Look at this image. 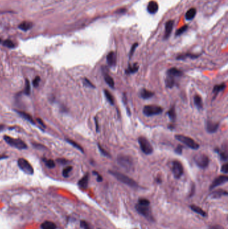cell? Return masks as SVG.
<instances>
[{
	"mask_svg": "<svg viewBox=\"0 0 228 229\" xmlns=\"http://www.w3.org/2000/svg\"><path fill=\"white\" fill-rule=\"evenodd\" d=\"M108 172L110 173V174H111L112 176L117 178L118 180L121 182L122 183L124 184L130 186L131 188L138 187L137 183L134 179L129 178V176H126V175L117 171H113V170H109Z\"/></svg>",
	"mask_w": 228,
	"mask_h": 229,
	"instance_id": "obj_1",
	"label": "cell"
},
{
	"mask_svg": "<svg viewBox=\"0 0 228 229\" xmlns=\"http://www.w3.org/2000/svg\"><path fill=\"white\" fill-rule=\"evenodd\" d=\"M3 140L11 147L17 148L18 149H26L28 148L26 143L19 139H15L8 135H4Z\"/></svg>",
	"mask_w": 228,
	"mask_h": 229,
	"instance_id": "obj_2",
	"label": "cell"
},
{
	"mask_svg": "<svg viewBox=\"0 0 228 229\" xmlns=\"http://www.w3.org/2000/svg\"><path fill=\"white\" fill-rule=\"evenodd\" d=\"M175 138L180 142L183 143V144L187 145V147L191 148L192 149H198L200 148V145L196 143L193 139L189 138V137L183 135H176Z\"/></svg>",
	"mask_w": 228,
	"mask_h": 229,
	"instance_id": "obj_3",
	"label": "cell"
},
{
	"mask_svg": "<svg viewBox=\"0 0 228 229\" xmlns=\"http://www.w3.org/2000/svg\"><path fill=\"white\" fill-rule=\"evenodd\" d=\"M193 159L196 163V165H197L199 168H202V169L206 168L209 165V159L208 156H207V155L203 154V153H199V154L195 155Z\"/></svg>",
	"mask_w": 228,
	"mask_h": 229,
	"instance_id": "obj_4",
	"label": "cell"
},
{
	"mask_svg": "<svg viewBox=\"0 0 228 229\" xmlns=\"http://www.w3.org/2000/svg\"><path fill=\"white\" fill-rule=\"evenodd\" d=\"M117 162L122 168L127 170H131L133 166V159L128 156L125 155H119L117 157Z\"/></svg>",
	"mask_w": 228,
	"mask_h": 229,
	"instance_id": "obj_5",
	"label": "cell"
},
{
	"mask_svg": "<svg viewBox=\"0 0 228 229\" xmlns=\"http://www.w3.org/2000/svg\"><path fill=\"white\" fill-rule=\"evenodd\" d=\"M138 143L140 145V149L146 155H150L153 152V148L149 141L145 137L140 136L138 139Z\"/></svg>",
	"mask_w": 228,
	"mask_h": 229,
	"instance_id": "obj_6",
	"label": "cell"
},
{
	"mask_svg": "<svg viewBox=\"0 0 228 229\" xmlns=\"http://www.w3.org/2000/svg\"><path fill=\"white\" fill-rule=\"evenodd\" d=\"M142 111L145 116L151 117L162 113L163 109L157 105H147L144 107Z\"/></svg>",
	"mask_w": 228,
	"mask_h": 229,
	"instance_id": "obj_7",
	"label": "cell"
},
{
	"mask_svg": "<svg viewBox=\"0 0 228 229\" xmlns=\"http://www.w3.org/2000/svg\"><path fill=\"white\" fill-rule=\"evenodd\" d=\"M17 165L22 171H23L26 174L32 175L33 174V168L29 161L23 158H20L17 159Z\"/></svg>",
	"mask_w": 228,
	"mask_h": 229,
	"instance_id": "obj_8",
	"label": "cell"
},
{
	"mask_svg": "<svg viewBox=\"0 0 228 229\" xmlns=\"http://www.w3.org/2000/svg\"><path fill=\"white\" fill-rule=\"evenodd\" d=\"M135 208L136 210H137V212L139 213V214L142 215L144 217L146 218V219H147V220L153 221L149 206H142L137 204V205L135 206Z\"/></svg>",
	"mask_w": 228,
	"mask_h": 229,
	"instance_id": "obj_9",
	"label": "cell"
},
{
	"mask_svg": "<svg viewBox=\"0 0 228 229\" xmlns=\"http://www.w3.org/2000/svg\"><path fill=\"white\" fill-rule=\"evenodd\" d=\"M172 172L177 179L180 178L183 174V167L181 163L179 161H174L172 163Z\"/></svg>",
	"mask_w": 228,
	"mask_h": 229,
	"instance_id": "obj_10",
	"label": "cell"
},
{
	"mask_svg": "<svg viewBox=\"0 0 228 229\" xmlns=\"http://www.w3.org/2000/svg\"><path fill=\"white\" fill-rule=\"evenodd\" d=\"M102 72L104 76V79L106 84L111 88H115V81H114L113 78L111 77V76L108 74V71L106 66H103L102 67Z\"/></svg>",
	"mask_w": 228,
	"mask_h": 229,
	"instance_id": "obj_11",
	"label": "cell"
},
{
	"mask_svg": "<svg viewBox=\"0 0 228 229\" xmlns=\"http://www.w3.org/2000/svg\"><path fill=\"white\" fill-rule=\"evenodd\" d=\"M227 180H228V178L227 176H220L214 179L211 186H210L209 189L211 190L214 189V188H217L218 186L224 184L227 182Z\"/></svg>",
	"mask_w": 228,
	"mask_h": 229,
	"instance_id": "obj_12",
	"label": "cell"
},
{
	"mask_svg": "<svg viewBox=\"0 0 228 229\" xmlns=\"http://www.w3.org/2000/svg\"><path fill=\"white\" fill-rule=\"evenodd\" d=\"M219 128V123H214L210 120L205 121V129L209 133H214L218 131Z\"/></svg>",
	"mask_w": 228,
	"mask_h": 229,
	"instance_id": "obj_13",
	"label": "cell"
},
{
	"mask_svg": "<svg viewBox=\"0 0 228 229\" xmlns=\"http://www.w3.org/2000/svg\"><path fill=\"white\" fill-rule=\"evenodd\" d=\"M174 25L173 20H169L165 24V34H164V39L167 40L171 36L172 30H173Z\"/></svg>",
	"mask_w": 228,
	"mask_h": 229,
	"instance_id": "obj_14",
	"label": "cell"
},
{
	"mask_svg": "<svg viewBox=\"0 0 228 229\" xmlns=\"http://www.w3.org/2000/svg\"><path fill=\"white\" fill-rule=\"evenodd\" d=\"M107 63L110 66H115L117 64V54L115 52H111L106 57Z\"/></svg>",
	"mask_w": 228,
	"mask_h": 229,
	"instance_id": "obj_15",
	"label": "cell"
},
{
	"mask_svg": "<svg viewBox=\"0 0 228 229\" xmlns=\"http://www.w3.org/2000/svg\"><path fill=\"white\" fill-rule=\"evenodd\" d=\"M88 180H89V174L87 173L82 177V178L80 179L78 182V184L80 188L82 189H86L88 187Z\"/></svg>",
	"mask_w": 228,
	"mask_h": 229,
	"instance_id": "obj_16",
	"label": "cell"
},
{
	"mask_svg": "<svg viewBox=\"0 0 228 229\" xmlns=\"http://www.w3.org/2000/svg\"><path fill=\"white\" fill-rule=\"evenodd\" d=\"M167 75H169L173 76L174 78L180 77L183 75V72L179 70L177 68H171L169 70L167 71Z\"/></svg>",
	"mask_w": 228,
	"mask_h": 229,
	"instance_id": "obj_17",
	"label": "cell"
},
{
	"mask_svg": "<svg viewBox=\"0 0 228 229\" xmlns=\"http://www.w3.org/2000/svg\"><path fill=\"white\" fill-rule=\"evenodd\" d=\"M158 3H156L155 1H151L149 3L148 6H147V11L150 13L153 14V13H155L158 11Z\"/></svg>",
	"mask_w": 228,
	"mask_h": 229,
	"instance_id": "obj_18",
	"label": "cell"
},
{
	"mask_svg": "<svg viewBox=\"0 0 228 229\" xmlns=\"http://www.w3.org/2000/svg\"><path fill=\"white\" fill-rule=\"evenodd\" d=\"M140 96L143 99H148V98H151L152 96H153L154 93L153 92H151L150 91H148V90L142 89H141V91H140Z\"/></svg>",
	"mask_w": 228,
	"mask_h": 229,
	"instance_id": "obj_19",
	"label": "cell"
},
{
	"mask_svg": "<svg viewBox=\"0 0 228 229\" xmlns=\"http://www.w3.org/2000/svg\"><path fill=\"white\" fill-rule=\"evenodd\" d=\"M227 192L226 191L223 190H216L215 192H212L210 194V196L211 197V198H220V197L223 196H227Z\"/></svg>",
	"mask_w": 228,
	"mask_h": 229,
	"instance_id": "obj_20",
	"label": "cell"
},
{
	"mask_svg": "<svg viewBox=\"0 0 228 229\" xmlns=\"http://www.w3.org/2000/svg\"><path fill=\"white\" fill-rule=\"evenodd\" d=\"M225 88H226V85H225V84H224V83H222V84H221L215 85L213 90V93L214 94V96L213 98V99H215L216 96L218 95V94L220 93V92L224 91Z\"/></svg>",
	"mask_w": 228,
	"mask_h": 229,
	"instance_id": "obj_21",
	"label": "cell"
},
{
	"mask_svg": "<svg viewBox=\"0 0 228 229\" xmlns=\"http://www.w3.org/2000/svg\"><path fill=\"white\" fill-rule=\"evenodd\" d=\"M165 84H166V87L167 88H173L175 84V78H174L171 76L167 75V78L166 79H165Z\"/></svg>",
	"mask_w": 228,
	"mask_h": 229,
	"instance_id": "obj_22",
	"label": "cell"
},
{
	"mask_svg": "<svg viewBox=\"0 0 228 229\" xmlns=\"http://www.w3.org/2000/svg\"><path fill=\"white\" fill-rule=\"evenodd\" d=\"M42 229H56L57 226L51 221H45L41 224Z\"/></svg>",
	"mask_w": 228,
	"mask_h": 229,
	"instance_id": "obj_23",
	"label": "cell"
},
{
	"mask_svg": "<svg viewBox=\"0 0 228 229\" xmlns=\"http://www.w3.org/2000/svg\"><path fill=\"white\" fill-rule=\"evenodd\" d=\"M190 208L193 211V212H195L196 213H197L198 214L201 215V216H202L203 217H206L207 216V214L206 212H205L204 210H203L202 208H201L200 207H199V206H196V205H191L189 206Z\"/></svg>",
	"mask_w": 228,
	"mask_h": 229,
	"instance_id": "obj_24",
	"label": "cell"
},
{
	"mask_svg": "<svg viewBox=\"0 0 228 229\" xmlns=\"http://www.w3.org/2000/svg\"><path fill=\"white\" fill-rule=\"evenodd\" d=\"M16 112L17 113H18L20 116L22 117H23L24 119H25L26 121H29V122L32 123V124L35 125V121L33 119V118L31 117L30 115H29L28 113H25V112L24 111H16Z\"/></svg>",
	"mask_w": 228,
	"mask_h": 229,
	"instance_id": "obj_25",
	"label": "cell"
},
{
	"mask_svg": "<svg viewBox=\"0 0 228 229\" xmlns=\"http://www.w3.org/2000/svg\"><path fill=\"white\" fill-rule=\"evenodd\" d=\"M194 104L199 110L203 109V101L202 98L200 95H195L194 96Z\"/></svg>",
	"mask_w": 228,
	"mask_h": 229,
	"instance_id": "obj_26",
	"label": "cell"
},
{
	"mask_svg": "<svg viewBox=\"0 0 228 229\" xmlns=\"http://www.w3.org/2000/svg\"><path fill=\"white\" fill-rule=\"evenodd\" d=\"M138 70V65L137 64H134L133 65H129L127 69L125 71V73L127 75H131V74H133L137 73Z\"/></svg>",
	"mask_w": 228,
	"mask_h": 229,
	"instance_id": "obj_27",
	"label": "cell"
},
{
	"mask_svg": "<svg viewBox=\"0 0 228 229\" xmlns=\"http://www.w3.org/2000/svg\"><path fill=\"white\" fill-rule=\"evenodd\" d=\"M199 57V55L196 54H181L179 55L177 57V60H184L187 58H191V59H195Z\"/></svg>",
	"mask_w": 228,
	"mask_h": 229,
	"instance_id": "obj_28",
	"label": "cell"
},
{
	"mask_svg": "<svg viewBox=\"0 0 228 229\" xmlns=\"http://www.w3.org/2000/svg\"><path fill=\"white\" fill-rule=\"evenodd\" d=\"M196 10L195 8H191L185 13V18L187 20H192L196 15Z\"/></svg>",
	"mask_w": 228,
	"mask_h": 229,
	"instance_id": "obj_29",
	"label": "cell"
},
{
	"mask_svg": "<svg viewBox=\"0 0 228 229\" xmlns=\"http://www.w3.org/2000/svg\"><path fill=\"white\" fill-rule=\"evenodd\" d=\"M104 94L105 97H106L107 101H108L111 105H114L115 104V100H114L113 96L111 95V93L109 92L108 90H104Z\"/></svg>",
	"mask_w": 228,
	"mask_h": 229,
	"instance_id": "obj_30",
	"label": "cell"
},
{
	"mask_svg": "<svg viewBox=\"0 0 228 229\" xmlns=\"http://www.w3.org/2000/svg\"><path fill=\"white\" fill-rule=\"evenodd\" d=\"M0 44H1L3 46L9 48H13L15 47V44L13 43V41H12V40H0Z\"/></svg>",
	"mask_w": 228,
	"mask_h": 229,
	"instance_id": "obj_31",
	"label": "cell"
},
{
	"mask_svg": "<svg viewBox=\"0 0 228 229\" xmlns=\"http://www.w3.org/2000/svg\"><path fill=\"white\" fill-rule=\"evenodd\" d=\"M32 27V23L29 22H24L19 26V28L24 31H27Z\"/></svg>",
	"mask_w": 228,
	"mask_h": 229,
	"instance_id": "obj_32",
	"label": "cell"
},
{
	"mask_svg": "<svg viewBox=\"0 0 228 229\" xmlns=\"http://www.w3.org/2000/svg\"><path fill=\"white\" fill-rule=\"evenodd\" d=\"M169 117L172 121H175L176 119V113H175V106H173L170 109L169 111L167 112Z\"/></svg>",
	"mask_w": 228,
	"mask_h": 229,
	"instance_id": "obj_33",
	"label": "cell"
},
{
	"mask_svg": "<svg viewBox=\"0 0 228 229\" xmlns=\"http://www.w3.org/2000/svg\"><path fill=\"white\" fill-rule=\"evenodd\" d=\"M66 141L67 142H68V143H70V145H72L73 147H74L76 148L77 149L79 150V151H80L82 153H84V149H83V148H82L81 146H80V145L79 144H78V143H77L76 142V141H73V140H70V139H66Z\"/></svg>",
	"mask_w": 228,
	"mask_h": 229,
	"instance_id": "obj_34",
	"label": "cell"
},
{
	"mask_svg": "<svg viewBox=\"0 0 228 229\" xmlns=\"http://www.w3.org/2000/svg\"><path fill=\"white\" fill-rule=\"evenodd\" d=\"M43 161H44V162L45 163L46 165L48 168H53L55 167L56 165H55L54 161L52 160V159H47L46 158H44Z\"/></svg>",
	"mask_w": 228,
	"mask_h": 229,
	"instance_id": "obj_35",
	"label": "cell"
},
{
	"mask_svg": "<svg viewBox=\"0 0 228 229\" xmlns=\"http://www.w3.org/2000/svg\"><path fill=\"white\" fill-rule=\"evenodd\" d=\"M72 166H68V167L64 168L63 171H62V175H63L64 178H68L70 172L72 171Z\"/></svg>",
	"mask_w": 228,
	"mask_h": 229,
	"instance_id": "obj_36",
	"label": "cell"
},
{
	"mask_svg": "<svg viewBox=\"0 0 228 229\" xmlns=\"http://www.w3.org/2000/svg\"><path fill=\"white\" fill-rule=\"evenodd\" d=\"M30 84L29 80L26 79V84H25V89H24V93L26 94V95H29L30 94Z\"/></svg>",
	"mask_w": 228,
	"mask_h": 229,
	"instance_id": "obj_37",
	"label": "cell"
},
{
	"mask_svg": "<svg viewBox=\"0 0 228 229\" xmlns=\"http://www.w3.org/2000/svg\"><path fill=\"white\" fill-rule=\"evenodd\" d=\"M83 84L84 86H86V87H89V88H95V86L92 83L90 80H89L88 78H84L83 79Z\"/></svg>",
	"mask_w": 228,
	"mask_h": 229,
	"instance_id": "obj_38",
	"label": "cell"
},
{
	"mask_svg": "<svg viewBox=\"0 0 228 229\" xmlns=\"http://www.w3.org/2000/svg\"><path fill=\"white\" fill-rule=\"evenodd\" d=\"M138 204L142 206H149L150 202L146 198H140L138 201Z\"/></svg>",
	"mask_w": 228,
	"mask_h": 229,
	"instance_id": "obj_39",
	"label": "cell"
},
{
	"mask_svg": "<svg viewBox=\"0 0 228 229\" xmlns=\"http://www.w3.org/2000/svg\"><path fill=\"white\" fill-rule=\"evenodd\" d=\"M98 149L100 150V152L101 153V154L103 155L104 156H106V157H108V158H110L111 157V155L108 154V152H107L106 150L104 149L100 145L99 143H98Z\"/></svg>",
	"mask_w": 228,
	"mask_h": 229,
	"instance_id": "obj_40",
	"label": "cell"
},
{
	"mask_svg": "<svg viewBox=\"0 0 228 229\" xmlns=\"http://www.w3.org/2000/svg\"><path fill=\"white\" fill-rule=\"evenodd\" d=\"M187 28H188L187 26H184L181 27V28H180L179 29H178L177 31V32H176V36H180V35L183 34L185 32H186Z\"/></svg>",
	"mask_w": 228,
	"mask_h": 229,
	"instance_id": "obj_41",
	"label": "cell"
},
{
	"mask_svg": "<svg viewBox=\"0 0 228 229\" xmlns=\"http://www.w3.org/2000/svg\"><path fill=\"white\" fill-rule=\"evenodd\" d=\"M217 151L219 152V154H220V158L223 161H226L227 160V155L226 153L224 152H222V151H220V150H219L218 149V150H217Z\"/></svg>",
	"mask_w": 228,
	"mask_h": 229,
	"instance_id": "obj_42",
	"label": "cell"
},
{
	"mask_svg": "<svg viewBox=\"0 0 228 229\" xmlns=\"http://www.w3.org/2000/svg\"><path fill=\"white\" fill-rule=\"evenodd\" d=\"M80 226L83 229H92L89 224L84 221H80Z\"/></svg>",
	"mask_w": 228,
	"mask_h": 229,
	"instance_id": "obj_43",
	"label": "cell"
},
{
	"mask_svg": "<svg viewBox=\"0 0 228 229\" xmlns=\"http://www.w3.org/2000/svg\"><path fill=\"white\" fill-rule=\"evenodd\" d=\"M40 82V76H36L34 79L33 80V82H32V84L33 86L35 87V88H36L39 86V84Z\"/></svg>",
	"mask_w": 228,
	"mask_h": 229,
	"instance_id": "obj_44",
	"label": "cell"
},
{
	"mask_svg": "<svg viewBox=\"0 0 228 229\" xmlns=\"http://www.w3.org/2000/svg\"><path fill=\"white\" fill-rule=\"evenodd\" d=\"M138 43H135V44H134L133 46H132V47H131V51H130V53H129V58H131V57H133V53H134V52H135V49L137 48V47L138 46Z\"/></svg>",
	"mask_w": 228,
	"mask_h": 229,
	"instance_id": "obj_45",
	"label": "cell"
},
{
	"mask_svg": "<svg viewBox=\"0 0 228 229\" xmlns=\"http://www.w3.org/2000/svg\"><path fill=\"white\" fill-rule=\"evenodd\" d=\"M183 148V147L182 146V145H179L177 147L176 149H175V152L176 154H179V155H181V154H182Z\"/></svg>",
	"mask_w": 228,
	"mask_h": 229,
	"instance_id": "obj_46",
	"label": "cell"
},
{
	"mask_svg": "<svg viewBox=\"0 0 228 229\" xmlns=\"http://www.w3.org/2000/svg\"><path fill=\"white\" fill-rule=\"evenodd\" d=\"M222 172L224 173V174H227L228 172V166H227V163H225L224 165H223V166L222 167Z\"/></svg>",
	"mask_w": 228,
	"mask_h": 229,
	"instance_id": "obj_47",
	"label": "cell"
},
{
	"mask_svg": "<svg viewBox=\"0 0 228 229\" xmlns=\"http://www.w3.org/2000/svg\"><path fill=\"white\" fill-rule=\"evenodd\" d=\"M93 174H95L97 176V181L98 182H102V177L98 174L97 172H93Z\"/></svg>",
	"mask_w": 228,
	"mask_h": 229,
	"instance_id": "obj_48",
	"label": "cell"
},
{
	"mask_svg": "<svg viewBox=\"0 0 228 229\" xmlns=\"http://www.w3.org/2000/svg\"><path fill=\"white\" fill-rule=\"evenodd\" d=\"M57 161L60 163H62V164H66V163H68V161L66 160L65 159H58Z\"/></svg>",
	"mask_w": 228,
	"mask_h": 229,
	"instance_id": "obj_49",
	"label": "cell"
},
{
	"mask_svg": "<svg viewBox=\"0 0 228 229\" xmlns=\"http://www.w3.org/2000/svg\"><path fill=\"white\" fill-rule=\"evenodd\" d=\"M209 229H224V228L220 225H215V226H210Z\"/></svg>",
	"mask_w": 228,
	"mask_h": 229,
	"instance_id": "obj_50",
	"label": "cell"
},
{
	"mask_svg": "<svg viewBox=\"0 0 228 229\" xmlns=\"http://www.w3.org/2000/svg\"><path fill=\"white\" fill-rule=\"evenodd\" d=\"M36 120H37L38 123V124H39V125H41V126H42V127H43L44 128H45V127H46L45 125H44V123L43 121H42V119H37Z\"/></svg>",
	"mask_w": 228,
	"mask_h": 229,
	"instance_id": "obj_51",
	"label": "cell"
},
{
	"mask_svg": "<svg viewBox=\"0 0 228 229\" xmlns=\"http://www.w3.org/2000/svg\"><path fill=\"white\" fill-rule=\"evenodd\" d=\"M95 125H96V130H97V132H98L99 131V125H98V123L97 117L95 118Z\"/></svg>",
	"mask_w": 228,
	"mask_h": 229,
	"instance_id": "obj_52",
	"label": "cell"
},
{
	"mask_svg": "<svg viewBox=\"0 0 228 229\" xmlns=\"http://www.w3.org/2000/svg\"><path fill=\"white\" fill-rule=\"evenodd\" d=\"M4 129H5V125H0V131H3Z\"/></svg>",
	"mask_w": 228,
	"mask_h": 229,
	"instance_id": "obj_53",
	"label": "cell"
},
{
	"mask_svg": "<svg viewBox=\"0 0 228 229\" xmlns=\"http://www.w3.org/2000/svg\"><path fill=\"white\" fill-rule=\"evenodd\" d=\"M8 158V157L6 156H0V160H1V159H6V158Z\"/></svg>",
	"mask_w": 228,
	"mask_h": 229,
	"instance_id": "obj_54",
	"label": "cell"
},
{
	"mask_svg": "<svg viewBox=\"0 0 228 229\" xmlns=\"http://www.w3.org/2000/svg\"><path fill=\"white\" fill-rule=\"evenodd\" d=\"M98 229H99V228H98Z\"/></svg>",
	"mask_w": 228,
	"mask_h": 229,
	"instance_id": "obj_55",
	"label": "cell"
}]
</instances>
